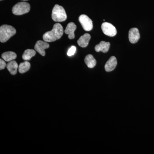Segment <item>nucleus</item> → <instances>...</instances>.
Here are the masks:
<instances>
[{"label":"nucleus","instance_id":"f8f14e48","mask_svg":"<svg viewBox=\"0 0 154 154\" xmlns=\"http://www.w3.org/2000/svg\"><path fill=\"white\" fill-rule=\"evenodd\" d=\"M110 46V42L101 41L99 44L95 46V49L96 52L102 51L103 53H107L109 50Z\"/></svg>","mask_w":154,"mask_h":154},{"label":"nucleus","instance_id":"0eeeda50","mask_svg":"<svg viewBox=\"0 0 154 154\" xmlns=\"http://www.w3.org/2000/svg\"><path fill=\"white\" fill-rule=\"evenodd\" d=\"M49 47V45L46 42L38 40L35 44L34 49L42 56L45 55V50Z\"/></svg>","mask_w":154,"mask_h":154},{"label":"nucleus","instance_id":"4468645a","mask_svg":"<svg viewBox=\"0 0 154 154\" xmlns=\"http://www.w3.org/2000/svg\"><path fill=\"white\" fill-rule=\"evenodd\" d=\"M2 58L7 62H10L16 59L17 55L13 51H7L4 52L2 55Z\"/></svg>","mask_w":154,"mask_h":154},{"label":"nucleus","instance_id":"412c9836","mask_svg":"<svg viewBox=\"0 0 154 154\" xmlns=\"http://www.w3.org/2000/svg\"><path fill=\"white\" fill-rule=\"evenodd\" d=\"M1 1H2V0H1Z\"/></svg>","mask_w":154,"mask_h":154},{"label":"nucleus","instance_id":"423d86ee","mask_svg":"<svg viewBox=\"0 0 154 154\" xmlns=\"http://www.w3.org/2000/svg\"><path fill=\"white\" fill-rule=\"evenodd\" d=\"M101 28L103 33L107 36L112 37L115 36L117 33V30L115 27L108 22L102 23Z\"/></svg>","mask_w":154,"mask_h":154},{"label":"nucleus","instance_id":"9d476101","mask_svg":"<svg viewBox=\"0 0 154 154\" xmlns=\"http://www.w3.org/2000/svg\"><path fill=\"white\" fill-rule=\"evenodd\" d=\"M76 25L73 22H70L67 25L64 32L66 34L68 35V38L70 39L75 38V31L76 29Z\"/></svg>","mask_w":154,"mask_h":154},{"label":"nucleus","instance_id":"7ed1b4c3","mask_svg":"<svg viewBox=\"0 0 154 154\" xmlns=\"http://www.w3.org/2000/svg\"><path fill=\"white\" fill-rule=\"evenodd\" d=\"M52 19L54 22H62L67 19V15L63 7L56 5L53 9Z\"/></svg>","mask_w":154,"mask_h":154},{"label":"nucleus","instance_id":"aec40b11","mask_svg":"<svg viewBox=\"0 0 154 154\" xmlns=\"http://www.w3.org/2000/svg\"><path fill=\"white\" fill-rule=\"evenodd\" d=\"M22 1H28V0H22Z\"/></svg>","mask_w":154,"mask_h":154},{"label":"nucleus","instance_id":"20e7f679","mask_svg":"<svg viewBox=\"0 0 154 154\" xmlns=\"http://www.w3.org/2000/svg\"><path fill=\"white\" fill-rule=\"evenodd\" d=\"M30 5L25 2H21L16 4L12 9L13 14L17 16L27 14L30 11Z\"/></svg>","mask_w":154,"mask_h":154},{"label":"nucleus","instance_id":"6e6552de","mask_svg":"<svg viewBox=\"0 0 154 154\" xmlns=\"http://www.w3.org/2000/svg\"><path fill=\"white\" fill-rule=\"evenodd\" d=\"M128 38L131 43L134 44L137 43L140 38V34L138 29L137 28H132L129 30Z\"/></svg>","mask_w":154,"mask_h":154},{"label":"nucleus","instance_id":"dca6fc26","mask_svg":"<svg viewBox=\"0 0 154 154\" xmlns=\"http://www.w3.org/2000/svg\"><path fill=\"white\" fill-rule=\"evenodd\" d=\"M36 51L34 50L27 49L23 53L22 58L25 61L29 60H30L31 58L36 55Z\"/></svg>","mask_w":154,"mask_h":154},{"label":"nucleus","instance_id":"9b49d317","mask_svg":"<svg viewBox=\"0 0 154 154\" xmlns=\"http://www.w3.org/2000/svg\"><path fill=\"white\" fill-rule=\"evenodd\" d=\"M91 38V36L88 33H85L81 36L77 41V43L80 47L85 48L89 44V41Z\"/></svg>","mask_w":154,"mask_h":154},{"label":"nucleus","instance_id":"2eb2a0df","mask_svg":"<svg viewBox=\"0 0 154 154\" xmlns=\"http://www.w3.org/2000/svg\"><path fill=\"white\" fill-rule=\"evenodd\" d=\"M85 62L88 67L93 68L96 66V61L94 57L91 54H88L85 58Z\"/></svg>","mask_w":154,"mask_h":154},{"label":"nucleus","instance_id":"f03ea898","mask_svg":"<svg viewBox=\"0 0 154 154\" xmlns=\"http://www.w3.org/2000/svg\"><path fill=\"white\" fill-rule=\"evenodd\" d=\"M17 33V30L13 26L4 25L0 27V41L5 42L14 36Z\"/></svg>","mask_w":154,"mask_h":154},{"label":"nucleus","instance_id":"6ab92c4d","mask_svg":"<svg viewBox=\"0 0 154 154\" xmlns=\"http://www.w3.org/2000/svg\"><path fill=\"white\" fill-rule=\"evenodd\" d=\"M7 65L6 64L5 62L2 59H0V69H4L6 67H7Z\"/></svg>","mask_w":154,"mask_h":154},{"label":"nucleus","instance_id":"1a4fd4ad","mask_svg":"<svg viewBox=\"0 0 154 154\" xmlns=\"http://www.w3.org/2000/svg\"><path fill=\"white\" fill-rule=\"evenodd\" d=\"M117 62L116 57H111L105 64V68L106 72H110L113 70L117 66Z\"/></svg>","mask_w":154,"mask_h":154},{"label":"nucleus","instance_id":"a211bd4d","mask_svg":"<svg viewBox=\"0 0 154 154\" xmlns=\"http://www.w3.org/2000/svg\"><path fill=\"white\" fill-rule=\"evenodd\" d=\"M76 51V48L75 46H72L68 51L67 55L68 56L71 57L74 55Z\"/></svg>","mask_w":154,"mask_h":154},{"label":"nucleus","instance_id":"f3484780","mask_svg":"<svg viewBox=\"0 0 154 154\" xmlns=\"http://www.w3.org/2000/svg\"><path fill=\"white\" fill-rule=\"evenodd\" d=\"M30 67V64L27 61L20 64L19 66V71L20 73H24L28 71Z\"/></svg>","mask_w":154,"mask_h":154},{"label":"nucleus","instance_id":"ddd939ff","mask_svg":"<svg viewBox=\"0 0 154 154\" xmlns=\"http://www.w3.org/2000/svg\"><path fill=\"white\" fill-rule=\"evenodd\" d=\"M8 70L12 75H15L17 73V69L19 68L18 63L15 60H12L9 62L7 66Z\"/></svg>","mask_w":154,"mask_h":154},{"label":"nucleus","instance_id":"39448f33","mask_svg":"<svg viewBox=\"0 0 154 154\" xmlns=\"http://www.w3.org/2000/svg\"><path fill=\"white\" fill-rule=\"evenodd\" d=\"M79 20L83 29L86 31H91L93 29V22L87 15H81L79 17Z\"/></svg>","mask_w":154,"mask_h":154},{"label":"nucleus","instance_id":"f257e3e1","mask_svg":"<svg viewBox=\"0 0 154 154\" xmlns=\"http://www.w3.org/2000/svg\"><path fill=\"white\" fill-rule=\"evenodd\" d=\"M63 34V28L59 23L54 25L52 30L48 31L43 35V39L46 42H52L60 39Z\"/></svg>","mask_w":154,"mask_h":154}]
</instances>
